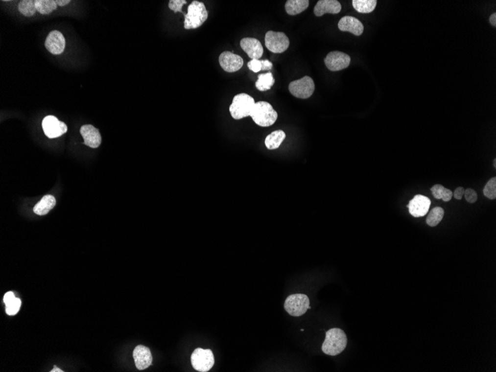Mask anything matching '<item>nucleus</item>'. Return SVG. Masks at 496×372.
Wrapping results in <instances>:
<instances>
[{
  "label": "nucleus",
  "instance_id": "obj_3",
  "mask_svg": "<svg viewBox=\"0 0 496 372\" xmlns=\"http://www.w3.org/2000/svg\"><path fill=\"white\" fill-rule=\"evenodd\" d=\"M185 29H195L199 28L208 18V11L205 4L198 1H192L188 6V13L184 14Z\"/></svg>",
  "mask_w": 496,
  "mask_h": 372
},
{
  "label": "nucleus",
  "instance_id": "obj_5",
  "mask_svg": "<svg viewBox=\"0 0 496 372\" xmlns=\"http://www.w3.org/2000/svg\"><path fill=\"white\" fill-rule=\"evenodd\" d=\"M310 305L308 297L305 294H292L284 302V309L293 317H300L306 314Z\"/></svg>",
  "mask_w": 496,
  "mask_h": 372
},
{
  "label": "nucleus",
  "instance_id": "obj_8",
  "mask_svg": "<svg viewBox=\"0 0 496 372\" xmlns=\"http://www.w3.org/2000/svg\"><path fill=\"white\" fill-rule=\"evenodd\" d=\"M288 88L290 94L294 97L300 99H307L313 94L315 85L311 77L305 76L300 80H294L290 83Z\"/></svg>",
  "mask_w": 496,
  "mask_h": 372
},
{
  "label": "nucleus",
  "instance_id": "obj_33",
  "mask_svg": "<svg viewBox=\"0 0 496 372\" xmlns=\"http://www.w3.org/2000/svg\"><path fill=\"white\" fill-rule=\"evenodd\" d=\"M464 188L459 186V187L455 189V192H453V196L455 197V199H458V200H461L462 199L463 195H464Z\"/></svg>",
  "mask_w": 496,
  "mask_h": 372
},
{
  "label": "nucleus",
  "instance_id": "obj_23",
  "mask_svg": "<svg viewBox=\"0 0 496 372\" xmlns=\"http://www.w3.org/2000/svg\"><path fill=\"white\" fill-rule=\"evenodd\" d=\"M377 0H353L352 5L357 12L361 14H369L376 8Z\"/></svg>",
  "mask_w": 496,
  "mask_h": 372
},
{
  "label": "nucleus",
  "instance_id": "obj_21",
  "mask_svg": "<svg viewBox=\"0 0 496 372\" xmlns=\"http://www.w3.org/2000/svg\"><path fill=\"white\" fill-rule=\"evenodd\" d=\"M309 6L308 0H288L285 3V11L291 16L301 14Z\"/></svg>",
  "mask_w": 496,
  "mask_h": 372
},
{
  "label": "nucleus",
  "instance_id": "obj_22",
  "mask_svg": "<svg viewBox=\"0 0 496 372\" xmlns=\"http://www.w3.org/2000/svg\"><path fill=\"white\" fill-rule=\"evenodd\" d=\"M275 83L272 73L267 72L266 74H260L258 75V80L255 85L257 90L260 92H265L272 88Z\"/></svg>",
  "mask_w": 496,
  "mask_h": 372
},
{
  "label": "nucleus",
  "instance_id": "obj_25",
  "mask_svg": "<svg viewBox=\"0 0 496 372\" xmlns=\"http://www.w3.org/2000/svg\"><path fill=\"white\" fill-rule=\"evenodd\" d=\"M432 195L436 199H442L444 202H449L453 196V192L441 185H435L431 188Z\"/></svg>",
  "mask_w": 496,
  "mask_h": 372
},
{
  "label": "nucleus",
  "instance_id": "obj_4",
  "mask_svg": "<svg viewBox=\"0 0 496 372\" xmlns=\"http://www.w3.org/2000/svg\"><path fill=\"white\" fill-rule=\"evenodd\" d=\"M256 102L254 97L246 93H240L234 97L230 106V113L233 118L241 120L251 116Z\"/></svg>",
  "mask_w": 496,
  "mask_h": 372
},
{
  "label": "nucleus",
  "instance_id": "obj_9",
  "mask_svg": "<svg viewBox=\"0 0 496 372\" xmlns=\"http://www.w3.org/2000/svg\"><path fill=\"white\" fill-rule=\"evenodd\" d=\"M44 133L48 139H56L66 133L68 130L66 123L59 120L53 116H48L43 119L42 122Z\"/></svg>",
  "mask_w": 496,
  "mask_h": 372
},
{
  "label": "nucleus",
  "instance_id": "obj_38",
  "mask_svg": "<svg viewBox=\"0 0 496 372\" xmlns=\"http://www.w3.org/2000/svg\"><path fill=\"white\" fill-rule=\"evenodd\" d=\"M64 371L61 370V369L57 368V366H54V369L51 371V372H63Z\"/></svg>",
  "mask_w": 496,
  "mask_h": 372
},
{
  "label": "nucleus",
  "instance_id": "obj_31",
  "mask_svg": "<svg viewBox=\"0 0 496 372\" xmlns=\"http://www.w3.org/2000/svg\"><path fill=\"white\" fill-rule=\"evenodd\" d=\"M464 195L465 196L466 201L469 203L474 204L478 200V194L474 189H470V188L464 191Z\"/></svg>",
  "mask_w": 496,
  "mask_h": 372
},
{
  "label": "nucleus",
  "instance_id": "obj_29",
  "mask_svg": "<svg viewBox=\"0 0 496 372\" xmlns=\"http://www.w3.org/2000/svg\"><path fill=\"white\" fill-rule=\"evenodd\" d=\"M21 300L20 299L16 298L14 301L11 302L10 304H7L5 308V311L8 315H15L18 313L20 307H21Z\"/></svg>",
  "mask_w": 496,
  "mask_h": 372
},
{
  "label": "nucleus",
  "instance_id": "obj_20",
  "mask_svg": "<svg viewBox=\"0 0 496 372\" xmlns=\"http://www.w3.org/2000/svg\"><path fill=\"white\" fill-rule=\"evenodd\" d=\"M286 135L284 131L276 130L266 137L265 140H264V144H265L266 147L270 150L278 149L282 143L284 141Z\"/></svg>",
  "mask_w": 496,
  "mask_h": 372
},
{
  "label": "nucleus",
  "instance_id": "obj_28",
  "mask_svg": "<svg viewBox=\"0 0 496 372\" xmlns=\"http://www.w3.org/2000/svg\"><path fill=\"white\" fill-rule=\"evenodd\" d=\"M484 195L487 199L494 200L496 199V178L493 177L490 179L484 188Z\"/></svg>",
  "mask_w": 496,
  "mask_h": 372
},
{
  "label": "nucleus",
  "instance_id": "obj_32",
  "mask_svg": "<svg viewBox=\"0 0 496 372\" xmlns=\"http://www.w3.org/2000/svg\"><path fill=\"white\" fill-rule=\"evenodd\" d=\"M247 67L254 72H260V71H261V67H262L261 60H257V59L251 60V61L247 63Z\"/></svg>",
  "mask_w": 496,
  "mask_h": 372
},
{
  "label": "nucleus",
  "instance_id": "obj_24",
  "mask_svg": "<svg viewBox=\"0 0 496 372\" xmlns=\"http://www.w3.org/2000/svg\"><path fill=\"white\" fill-rule=\"evenodd\" d=\"M37 11L43 15L51 14L57 8V4L54 0H35Z\"/></svg>",
  "mask_w": 496,
  "mask_h": 372
},
{
  "label": "nucleus",
  "instance_id": "obj_26",
  "mask_svg": "<svg viewBox=\"0 0 496 372\" xmlns=\"http://www.w3.org/2000/svg\"><path fill=\"white\" fill-rule=\"evenodd\" d=\"M444 216V210L440 207L432 209L426 218V224L430 227H435L442 221Z\"/></svg>",
  "mask_w": 496,
  "mask_h": 372
},
{
  "label": "nucleus",
  "instance_id": "obj_6",
  "mask_svg": "<svg viewBox=\"0 0 496 372\" xmlns=\"http://www.w3.org/2000/svg\"><path fill=\"white\" fill-rule=\"evenodd\" d=\"M191 363L192 367L198 372H208L212 369L215 363L213 351L211 349L201 348L195 349L191 356Z\"/></svg>",
  "mask_w": 496,
  "mask_h": 372
},
{
  "label": "nucleus",
  "instance_id": "obj_7",
  "mask_svg": "<svg viewBox=\"0 0 496 372\" xmlns=\"http://www.w3.org/2000/svg\"><path fill=\"white\" fill-rule=\"evenodd\" d=\"M265 46L267 49L275 54L284 52L290 46V40L284 33L269 31L265 34Z\"/></svg>",
  "mask_w": 496,
  "mask_h": 372
},
{
  "label": "nucleus",
  "instance_id": "obj_17",
  "mask_svg": "<svg viewBox=\"0 0 496 372\" xmlns=\"http://www.w3.org/2000/svg\"><path fill=\"white\" fill-rule=\"evenodd\" d=\"M134 360L135 366L139 370L147 369L152 365V356L149 348L143 346H138L133 351Z\"/></svg>",
  "mask_w": 496,
  "mask_h": 372
},
{
  "label": "nucleus",
  "instance_id": "obj_14",
  "mask_svg": "<svg viewBox=\"0 0 496 372\" xmlns=\"http://www.w3.org/2000/svg\"><path fill=\"white\" fill-rule=\"evenodd\" d=\"M240 46L251 59L260 60L263 55L264 49L260 40L252 37H245L240 42Z\"/></svg>",
  "mask_w": 496,
  "mask_h": 372
},
{
  "label": "nucleus",
  "instance_id": "obj_11",
  "mask_svg": "<svg viewBox=\"0 0 496 372\" xmlns=\"http://www.w3.org/2000/svg\"><path fill=\"white\" fill-rule=\"evenodd\" d=\"M218 60L221 68L227 72H236L241 70L244 65L242 57L231 51H224L221 53Z\"/></svg>",
  "mask_w": 496,
  "mask_h": 372
},
{
  "label": "nucleus",
  "instance_id": "obj_18",
  "mask_svg": "<svg viewBox=\"0 0 496 372\" xmlns=\"http://www.w3.org/2000/svg\"><path fill=\"white\" fill-rule=\"evenodd\" d=\"M341 9V4L336 0H320L315 5L313 12L317 17H322L326 14H339Z\"/></svg>",
  "mask_w": 496,
  "mask_h": 372
},
{
  "label": "nucleus",
  "instance_id": "obj_10",
  "mask_svg": "<svg viewBox=\"0 0 496 372\" xmlns=\"http://www.w3.org/2000/svg\"><path fill=\"white\" fill-rule=\"evenodd\" d=\"M350 63V56L339 51H331L325 58V64L331 71L345 70L349 67Z\"/></svg>",
  "mask_w": 496,
  "mask_h": 372
},
{
  "label": "nucleus",
  "instance_id": "obj_34",
  "mask_svg": "<svg viewBox=\"0 0 496 372\" xmlns=\"http://www.w3.org/2000/svg\"><path fill=\"white\" fill-rule=\"evenodd\" d=\"M16 297L14 296V293L8 292L4 296V302H5V305L10 304L11 302L14 301L15 300Z\"/></svg>",
  "mask_w": 496,
  "mask_h": 372
},
{
  "label": "nucleus",
  "instance_id": "obj_37",
  "mask_svg": "<svg viewBox=\"0 0 496 372\" xmlns=\"http://www.w3.org/2000/svg\"><path fill=\"white\" fill-rule=\"evenodd\" d=\"M490 24H491V25H493V26H495V27L496 26V13H494V14H492L491 16H490Z\"/></svg>",
  "mask_w": 496,
  "mask_h": 372
},
{
  "label": "nucleus",
  "instance_id": "obj_39",
  "mask_svg": "<svg viewBox=\"0 0 496 372\" xmlns=\"http://www.w3.org/2000/svg\"><path fill=\"white\" fill-rule=\"evenodd\" d=\"M493 166H494L495 168H496V159H494V161H493Z\"/></svg>",
  "mask_w": 496,
  "mask_h": 372
},
{
  "label": "nucleus",
  "instance_id": "obj_2",
  "mask_svg": "<svg viewBox=\"0 0 496 372\" xmlns=\"http://www.w3.org/2000/svg\"><path fill=\"white\" fill-rule=\"evenodd\" d=\"M256 124L261 127L272 126L278 118V114L270 103L259 101L254 105L251 116Z\"/></svg>",
  "mask_w": 496,
  "mask_h": 372
},
{
  "label": "nucleus",
  "instance_id": "obj_30",
  "mask_svg": "<svg viewBox=\"0 0 496 372\" xmlns=\"http://www.w3.org/2000/svg\"><path fill=\"white\" fill-rule=\"evenodd\" d=\"M186 0H170L169 2V9L172 10L174 12L182 13L184 15L185 13L182 11V7L186 5Z\"/></svg>",
  "mask_w": 496,
  "mask_h": 372
},
{
  "label": "nucleus",
  "instance_id": "obj_15",
  "mask_svg": "<svg viewBox=\"0 0 496 372\" xmlns=\"http://www.w3.org/2000/svg\"><path fill=\"white\" fill-rule=\"evenodd\" d=\"M80 135L84 139L83 144L89 147H99L101 144L102 139L98 129H96L93 125H84L80 128Z\"/></svg>",
  "mask_w": 496,
  "mask_h": 372
},
{
  "label": "nucleus",
  "instance_id": "obj_16",
  "mask_svg": "<svg viewBox=\"0 0 496 372\" xmlns=\"http://www.w3.org/2000/svg\"><path fill=\"white\" fill-rule=\"evenodd\" d=\"M338 28L343 32H350L355 36L362 35L364 31L361 22L351 16L343 17L338 23Z\"/></svg>",
  "mask_w": 496,
  "mask_h": 372
},
{
  "label": "nucleus",
  "instance_id": "obj_1",
  "mask_svg": "<svg viewBox=\"0 0 496 372\" xmlns=\"http://www.w3.org/2000/svg\"><path fill=\"white\" fill-rule=\"evenodd\" d=\"M347 343V337L343 330L331 328L326 332V340L322 346V350L328 355H338L344 351Z\"/></svg>",
  "mask_w": 496,
  "mask_h": 372
},
{
  "label": "nucleus",
  "instance_id": "obj_27",
  "mask_svg": "<svg viewBox=\"0 0 496 372\" xmlns=\"http://www.w3.org/2000/svg\"><path fill=\"white\" fill-rule=\"evenodd\" d=\"M18 10L25 17H32L37 11L35 1L34 0H23L18 5Z\"/></svg>",
  "mask_w": 496,
  "mask_h": 372
},
{
  "label": "nucleus",
  "instance_id": "obj_36",
  "mask_svg": "<svg viewBox=\"0 0 496 372\" xmlns=\"http://www.w3.org/2000/svg\"><path fill=\"white\" fill-rule=\"evenodd\" d=\"M56 2L59 6H65V5L70 4L71 1L70 0H57Z\"/></svg>",
  "mask_w": 496,
  "mask_h": 372
},
{
  "label": "nucleus",
  "instance_id": "obj_19",
  "mask_svg": "<svg viewBox=\"0 0 496 372\" xmlns=\"http://www.w3.org/2000/svg\"><path fill=\"white\" fill-rule=\"evenodd\" d=\"M56 199L53 195H45L43 199L34 206V213L39 215H47L55 207Z\"/></svg>",
  "mask_w": 496,
  "mask_h": 372
},
{
  "label": "nucleus",
  "instance_id": "obj_12",
  "mask_svg": "<svg viewBox=\"0 0 496 372\" xmlns=\"http://www.w3.org/2000/svg\"><path fill=\"white\" fill-rule=\"evenodd\" d=\"M45 47L54 55H59L66 48V39L60 31H51L45 42Z\"/></svg>",
  "mask_w": 496,
  "mask_h": 372
},
{
  "label": "nucleus",
  "instance_id": "obj_13",
  "mask_svg": "<svg viewBox=\"0 0 496 372\" xmlns=\"http://www.w3.org/2000/svg\"><path fill=\"white\" fill-rule=\"evenodd\" d=\"M430 205L431 201L429 198L422 195H417L409 202L407 208L412 216L418 218L426 215Z\"/></svg>",
  "mask_w": 496,
  "mask_h": 372
},
{
  "label": "nucleus",
  "instance_id": "obj_35",
  "mask_svg": "<svg viewBox=\"0 0 496 372\" xmlns=\"http://www.w3.org/2000/svg\"><path fill=\"white\" fill-rule=\"evenodd\" d=\"M261 63H262L261 71H264V70L269 71V70H272L273 63L269 61L268 60H261Z\"/></svg>",
  "mask_w": 496,
  "mask_h": 372
}]
</instances>
